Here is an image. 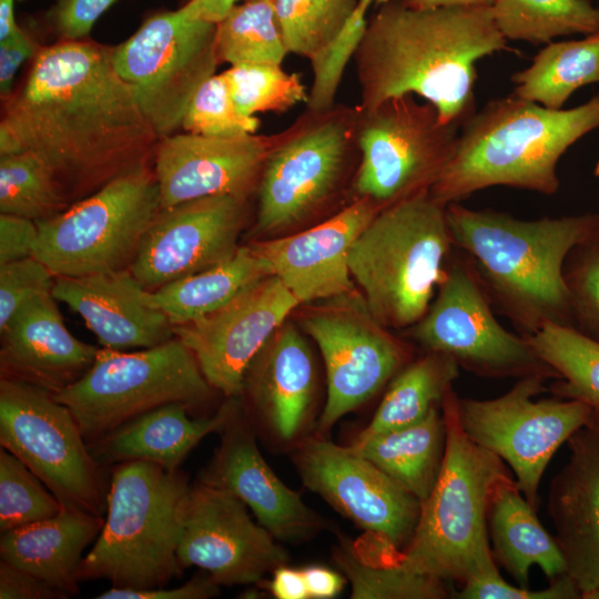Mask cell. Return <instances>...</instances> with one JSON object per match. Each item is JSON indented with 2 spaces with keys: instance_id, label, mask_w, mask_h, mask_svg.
<instances>
[{
  "instance_id": "cell-46",
  "label": "cell",
  "mask_w": 599,
  "mask_h": 599,
  "mask_svg": "<svg viewBox=\"0 0 599 599\" xmlns=\"http://www.w3.org/2000/svg\"><path fill=\"white\" fill-rule=\"evenodd\" d=\"M453 592L460 599H579L581 592L568 573L550 580V586L541 590L508 583L501 575L468 580Z\"/></svg>"
},
{
  "instance_id": "cell-54",
  "label": "cell",
  "mask_w": 599,
  "mask_h": 599,
  "mask_svg": "<svg viewBox=\"0 0 599 599\" xmlns=\"http://www.w3.org/2000/svg\"><path fill=\"white\" fill-rule=\"evenodd\" d=\"M195 2L201 14L206 20L217 23L237 3L245 0H181V4Z\"/></svg>"
},
{
  "instance_id": "cell-17",
  "label": "cell",
  "mask_w": 599,
  "mask_h": 599,
  "mask_svg": "<svg viewBox=\"0 0 599 599\" xmlns=\"http://www.w3.org/2000/svg\"><path fill=\"white\" fill-rule=\"evenodd\" d=\"M304 485L369 536L399 551L416 529L422 502L351 446L307 438L295 453Z\"/></svg>"
},
{
  "instance_id": "cell-11",
  "label": "cell",
  "mask_w": 599,
  "mask_h": 599,
  "mask_svg": "<svg viewBox=\"0 0 599 599\" xmlns=\"http://www.w3.org/2000/svg\"><path fill=\"white\" fill-rule=\"evenodd\" d=\"M216 23L202 17L195 2L149 16L124 42L112 48L119 77L158 136L176 133L189 103L221 63Z\"/></svg>"
},
{
  "instance_id": "cell-24",
  "label": "cell",
  "mask_w": 599,
  "mask_h": 599,
  "mask_svg": "<svg viewBox=\"0 0 599 599\" xmlns=\"http://www.w3.org/2000/svg\"><path fill=\"white\" fill-rule=\"evenodd\" d=\"M1 333V377L37 386L52 395L80 379L99 348L74 337L51 292L22 304Z\"/></svg>"
},
{
  "instance_id": "cell-50",
  "label": "cell",
  "mask_w": 599,
  "mask_h": 599,
  "mask_svg": "<svg viewBox=\"0 0 599 599\" xmlns=\"http://www.w3.org/2000/svg\"><path fill=\"white\" fill-rule=\"evenodd\" d=\"M1 599H64L63 592L34 575L0 560Z\"/></svg>"
},
{
  "instance_id": "cell-47",
  "label": "cell",
  "mask_w": 599,
  "mask_h": 599,
  "mask_svg": "<svg viewBox=\"0 0 599 599\" xmlns=\"http://www.w3.org/2000/svg\"><path fill=\"white\" fill-rule=\"evenodd\" d=\"M118 0H58L48 20L62 40H84L98 19Z\"/></svg>"
},
{
  "instance_id": "cell-39",
  "label": "cell",
  "mask_w": 599,
  "mask_h": 599,
  "mask_svg": "<svg viewBox=\"0 0 599 599\" xmlns=\"http://www.w3.org/2000/svg\"><path fill=\"white\" fill-rule=\"evenodd\" d=\"M358 0H272L288 53L311 63L322 58L344 30Z\"/></svg>"
},
{
  "instance_id": "cell-43",
  "label": "cell",
  "mask_w": 599,
  "mask_h": 599,
  "mask_svg": "<svg viewBox=\"0 0 599 599\" xmlns=\"http://www.w3.org/2000/svg\"><path fill=\"white\" fill-rule=\"evenodd\" d=\"M257 116H247L233 102L223 73L205 80L192 97L182 120L184 132L211 136H241L256 133Z\"/></svg>"
},
{
  "instance_id": "cell-49",
  "label": "cell",
  "mask_w": 599,
  "mask_h": 599,
  "mask_svg": "<svg viewBox=\"0 0 599 599\" xmlns=\"http://www.w3.org/2000/svg\"><path fill=\"white\" fill-rule=\"evenodd\" d=\"M38 236L37 222L0 213V265L33 256Z\"/></svg>"
},
{
  "instance_id": "cell-21",
  "label": "cell",
  "mask_w": 599,
  "mask_h": 599,
  "mask_svg": "<svg viewBox=\"0 0 599 599\" xmlns=\"http://www.w3.org/2000/svg\"><path fill=\"white\" fill-rule=\"evenodd\" d=\"M277 138L273 134L211 136L173 133L158 142L153 171L161 209L211 195L248 199Z\"/></svg>"
},
{
  "instance_id": "cell-2",
  "label": "cell",
  "mask_w": 599,
  "mask_h": 599,
  "mask_svg": "<svg viewBox=\"0 0 599 599\" xmlns=\"http://www.w3.org/2000/svg\"><path fill=\"white\" fill-rule=\"evenodd\" d=\"M487 6L417 9L378 0L354 54L361 109L398 95H419L445 123L475 112L476 62L508 51Z\"/></svg>"
},
{
  "instance_id": "cell-51",
  "label": "cell",
  "mask_w": 599,
  "mask_h": 599,
  "mask_svg": "<svg viewBox=\"0 0 599 599\" xmlns=\"http://www.w3.org/2000/svg\"><path fill=\"white\" fill-rule=\"evenodd\" d=\"M39 45L24 31L0 41V94L4 101L12 93L13 80L21 64L35 57Z\"/></svg>"
},
{
  "instance_id": "cell-3",
  "label": "cell",
  "mask_w": 599,
  "mask_h": 599,
  "mask_svg": "<svg viewBox=\"0 0 599 599\" xmlns=\"http://www.w3.org/2000/svg\"><path fill=\"white\" fill-rule=\"evenodd\" d=\"M451 238L475 267L493 305L527 336L573 325L564 264L599 227L598 213L521 220L493 210L446 206Z\"/></svg>"
},
{
  "instance_id": "cell-33",
  "label": "cell",
  "mask_w": 599,
  "mask_h": 599,
  "mask_svg": "<svg viewBox=\"0 0 599 599\" xmlns=\"http://www.w3.org/2000/svg\"><path fill=\"white\" fill-rule=\"evenodd\" d=\"M511 81L518 98L561 109L576 90L599 82V32L581 40L547 43Z\"/></svg>"
},
{
  "instance_id": "cell-30",
  "label": "cell",
  "mask_w": 599,
  "mask_h": 599,
  "mask_svg": "<svg viewBox=\"0 0 599 599\" xmlns=\"http://www.w3.org/2000/svg\"><path fill=\"white\" fill-rule=\"evenodd\" d=\"M488 534L491 551L518 586L528 588L529 571L538 566L550 580L567 573V565L555 538L539 521L510 476L501 480L490 499Z\"/></svg>"
},
{
  "instance_id": "cell-8",
  "label": "cell",
  "mask_w": 599,
  "mask_h": 599,
  "mask_svg": "<svg viewBox=\"0 0 599 599\" xmlns=\"http://www.w3.org/2000/svg\"><path fill=\"white\" fill-rule=\"evenodd\" d=\"M359 109H306L277 132L256 190L254 231L277 234L328 211L353 185L361 161Z\"/></svg>"
},
{
  "instance_id": "cell-57",
  "label": "cell",
  "mask_w": 599,
  "mask_h": 599,
  "mask_svg": "<svg viewBox=\"0 0 599 599\" xmlns=\"http://www.w3.org/2000/svg\"><path fill=\"white\" fill-rule=\"evenodd\" d=\"M377 0H358L357 8L364 12H368L370 6Z\"/></svg>"
},
{
  "instance_id": "cell-26",
  "label": "cell",
  "mask_w": 599,
  "mask_h": 599,
  "mask_svg": "<svg viewBox=\"0 0 599 599\" xmlns=\"http://www.w3.org/2000/svg\"><path fill=\"white\" fill-rule=\"evenodd\" d=\"M203 481L240 498L276 539L307 537L321 526L316 514L272 470L246 422L234 413Z\"/></svg>"
},
{
  "instance_id": "cell-53",
  "label": "cell",
  "mask_w": 599,
  "mask_h": 599,
  "mask_svg": "<svg viewBox=\"0 0 599 599\" xmlns=\"http://www.w3.org/2000/svg\"><path fill=\"white\" fill-rule=\"evenodd\" d=\"M265 587L277 599H308V591L302 569L285 565L277 567Z\"/></svg>"
},
{
  "instance_id": "cell-12",
  "label": "cell",
  "mask_w": 599,
  "mask_h": 599,
  "mask_svg": "<svg viewBox=\"0 0 599 599\" xmlns=\"http://www.w3.org/2000/svg\"><path fill=\"white\" fill-rule=\"evenodd\" d=\"M358 109L353 200L367 199L383 210L429 192L455 152L460 126L443 122L432 103L414 94Z\"/></svg>"
},
{
  "instance_id": "cell-4",
  "label": "cell",
  "mask_w": 599,
  "mask_h": 599,
  "mask_svg": "<svg viewBox=\"0 0 599 599\" xmlns=\"http://www.w3.org/2000/svg\"><path fill=\"white\" fill-rule=\"evenodd\" d=\"M598 128L599 92L567 110L514 93L490 100L460 125L455 152L429 195L447 206L495 185L555 194L559 159Z\"/></svg>"
},
{
  "instance_id": "cell-58",
  "label": "cell",
  "mask_w": 599,
  "mask_h": 599,
  "mask_svg": "<svg viewBox=\"0 0 599 599\" xmlns=\"http://www.w3.org/2000/svg\"><path fill=\"white\" fill-rule=\"evenodd\" d=\"M593 174H595L597 177H599V161H598V163L596 164V167H595V170H593Z\"/></svg>"
},
{
  "instance_id": "cell-41",
  "label": "cell",
  "mask_w": 599,
  "mask_h": 599,
  "mask_svg": "<svg viewBox=\"0 0 599 599\" xmlns=\"http://www.w3.org/2000/svg\"><path fill=\"white\" fill-rule=\"evenodd\" d=\"M233 102L241 113H284L307 102L308 91L298 73H288L282 64L242 63L224 71Z\"/></svg>"
},
{
  "instance_id": "cell-56",
  "label": "cell",
  "mask_w": 599,
  "mask_h": 599,
  "mask_svg": "<svg viewBox=\"0 0 599 599\" xmlns=\"http://www.w3.org/2000/svg\"><path fill=\"white\" fill-rule=\"evenodd\" d=\"M407 6L417 9L449 7V6H487L494 0H403Z\"/></svg>"
},
{
  "instance_id": "cell-16",
  "label": "cell",
  "mask_w": 599,
  "mask_h": 599,
  "mask_svg": "<svg viewBox=\"0 0 599 599\" xmlns=\"http://www.w3.org/2000/svg\"><path fill=\"white\" fill-rule=\"evenodd\" d=\"M301 325L317 344L326 368L319 433L372 398L409 359L406 345L374 317L356 291L308 308Z\"/></svg>"
},
{
  "instance_id": "cell-20",
  "label": "cell",
  "mask_w": 599,
  "mask_h": 599,
  "mask_svg": "<svg viewBox=\"0 0 599 599\" xmlns=\"http://www.w3.org/2000/svg\"><path fill=\"white\" fill-rule=\"evenodd\" d=\"M298 305L281 280L268 275L219 309L173 326L174 334L194 354L210 385L236 397L253 359Z\"/></svg>"
},
{
  "instance_id": "cell-55",
  "label": "cell",
  "mask_w": 599,
  "mask_h": 599,
  "mask_svg": "<svg viewBox=\"0 0 599 599\" xmlns=\"http://www.w3.org/2000/svg\"><path fill=\"white\" fill-rule=\"evenodd\" d=\"M16 0H0V41L19 33L14 13Z\"/></svg>"
},
{
  "instance_id": "cell-28",
  "label": "cell",
  "mask_w": 599,
  "mask_h": 599,
  "mask_svg": "<svg viewBox=\"0 0 599 599\" xmlns=\"http://www.w3.org/2000/svg\"><path fill=\"white\" fill-rule=\"evenodd\" d=\"M184 403L149 410L88 443L102 466L143 460L169 470L179 469L187 454L209 434L221 433L236 412L231 404L211 417L191 418Z\"/></svg>"
},
{
  "instance_id": "cell-40",
  "label": "cell",
  "mask_w": 599,
  "mask_h": 599,
  "mask_svg": "<svg viewBox=\"0 0 599 599\" xmlns=\"http://www.w3.org/2000/svg\"><path fill=\"white\" fill-rule=\"evenodd\" d=\"M334 560L351 582L353 599H443L451 595L443 580L417 573L393 559L366 561L353 546L336 549Z\"/></svg>"
},
{
  "instance_id": "cell-5",
  "label": "cell",
  "mask_w": 599,
  "mask_h": 599,
  "mask_svg": "<svg viewBox=\"0 0 599 599\" xmlns=\"http://www.w3.org/2000/svg\"><path fill=\"white\" fill-rule=\"evenodd\" d=\"M457 398L450 389L441 403L446 424L441 468L422 502L412 539L393 560L420 575L464 583L499 572L487 517L497 485L510 475L498 456L465 434Z\"/></svg>"
},
{
  "instance_id": "cell-13",
  "label": "cell",
  "mask_w": 599,
  "mask_h": 599,
  "mask_svg": "<svg viewBox=\"0 0 599 599\" xmlns=\"http://www.w3.org/2000/svg\"><path fill=\"white\" fill-rule=\"evenodd\" d=\"M0 444L32 470L62 507L103 517L101 466L71 410L22 380L0 379Z\"/></svg>"
},
{
  "instance_id": "cell-22",
  "label": "cell",
  "mask_w": 599,
  "mask_h": 599,
  "mask_svg": "<svg viewBox=\"0 0 599 599\" xmlns=\"http://www.w3.org/2000/svg\"><path fill=\"white\" fill-rule=\"evenodd\" d=\"M379 211L367 199H354L309 229L250 246L300 304L342 296L355 291L351 248Z\"/></svg>"
},
{
  "instance_id": "cell-27",
  "label": "cell",
  "mask_w": 599,
  "mask_h": 599,
  "mask_svg": "<svg viewBox=\"0 0 599 599\" xmlns=\"http://www.w3.org/2000/svg\"><path fill=\"white\" fill-rule=\"evenodd\" d=\"M314 387L312 353L298 329L285 322L251 363L244 389L274 434L291 440L305 422Z\"/></svg>"
},
{
  "instance_id": "cell-15",
  "label": "cell",
  "mask_w": 599,
  "mask_h": 599,
  "mask_svg": "<svg viewBox=\"0 0 599 599\" xmlns=\"http://www.w3.org/2000/svg\"><path fill=\"white\" fill-rule=\"evenodd\" d=\"M548 378H519L493 399L457 398L465 434L506 463L527 501L537 510L542 475L558 448L590 417L593 408L564 397L535 399Z\"/></svg>"
},
{
  "instance_id": "cell-37",
  "label": "cell",
  "mask_w": 599,
  "mask_h": 599,
  "mask_svg": "<svg viewBox=\"0 0 599 599\" xmlns=\"http://www.w3.org/2000/svg\"><path fill=\"white\" fill-rule=\"evenodd\" d=\"M220 62L282 64L288 53L272 0H245L216 23Z\"/></svg>"
},
{
  "instance_id": "cell-32",
  "label": "cell",
  "mask_w": 599,
  "mask_h": 599,
  "mask_svg": "<svg viewBox=\"0 0 599 599\" xmlns=\"http://www.w3.org/2000/svg\"><path fill=\"white\" fill-rule=\"evenodd\" d=\"M268 275L273 274L267 264L248 244L223 263L151 291V301L173 326H180L219 309Z\"/></svg>"
},
{
  "instance_id": "cell-31",
  "label": "cell",
  "mask_w": 599,
  "mask_h": 599,
  "mask_svg": "<svg viewBox=\"0 0 599 599\" xmlns=\"http://www.w3.org/2000/svg\"><path fill=\"white\" fill-rule=\"evenodd\" d=\"M349 446L423 502L437 480L445 456L446 424L441 405L415 424L357 436Z\"/></svg>"
},
{
  "instance_id": "cell-6",
  "label": "cell",
  "mask_w": 599,
  "mask_h": 599,
  "mask_svg": "<svg viewBox=\"0 0 599 599\" xmlns=\"http://www.w3.org/2000/svg\"><path fill=\"white\" fill-rule=\"evenodd\" d=\"M191 487L179 469L132 460L112 468L106 517L79 580L105 579L112 587H164L183 568L177 560Z\"/></svg>"
},
{
  "instance_id": "cell-48",
  "label": "cell",
  "mask_w": 599,
  "mask_h": 599,
  "mask_svg": "<svg viewBox=\"0 0 599 599\" xmlns=\"http://www.w3.org/2000/svg\"><path fill=\"white\" fill-rule=\"evenodd\" d=\"M220 593V585L211 577H194L180 587L132 589L112 587L95 599H207Z\"/></svg>"
},
{
  "instance_id": "cell-14",
  "label": "cell",
  "mask_w": 599,
  "mask_h": 599,
  "mask_svg": "<svg viewBox=\"0 0 599 599\" xmlns=\"http://www.w3.org/2000/svg\"><path fill=\"white\" fill-rule=\"evenodd\" d=\"M457 251L448 260L429 308L409 327L410 336L426 352L446 354L479 376L559 379L525 336L510 333L498 322L470 260Z\"/></svg>"
},
{
  "instance_id": "cell-9",
  "label": "cell",
  "mask_w": 599,
  "mask_h": 599,
  "mask_svg": "<svg viewBox=\"0 0 599 599\" xmlns=\"http://www.w3.org/2000/svg\"><path fill=\"white\" fill-rule=\"evenodd\" d=\"M214 389L176 336L150 348L98 351L90 369L53 395L74 416L87 443L170 403L196 406Z\"/></svg>"
},
{
  "instance_id": "cell-38",
  "label": "cell",
  "mask_w": 599,
  "mask_h": 599,
  "mask_svg": "<svg viewBox=\"0 0 599 599\" xmlns=\"http://www.w3.org/2000/svg\"><path fill=\"white\" fill-rule=\"evenodd\" d=\"M70 206L51 169L35 154L0 155V213L50 219Z\"/></svg>"
},
{
  "instance_id": "cell-1",
  "label": "cell",
  "mask_w": 599,
  "mask_h": 599,
  "mask_svg": "<svg viewBox=\"0 0 599 599\" xmlns=\"http://www.w3.org/2000/svg\"><path fill=\"white\" fill-rule=\"evenodd\" d=\"M111 53L84 40L41 48L21 89L6 100L0 155L39 156L70 205L151 166L160 140Z\"/></svg>"
},
{
  "instance_id": "cell-36",
  "label": "cell",
  "mask_w": 599,
  "mask_h": 599,
  "mask_svg": "<svg viewBox=\"0 0 599 599\" xmlns=\"http://www.w3.org/2000/svg\"><path fill=\"white\" fill-rule=\"evenodd\" d=\"M559 376L551 392L599 410V342L571 326L547 324L525 336Z\"/></svg>"
},
{
  "instance_id": "cell-52",
  "label": "cell",
  "mask_w": 599,
  "mask_h": 599,
  "mask_svg": "<svg viewBox=\"0 0 599 599\" xmlns=\"http://www.w3.org/2000/svg\"><path fill=\"white\" fill-rule=\"evenodd\" d=\"M302 571L304 575L309 598H334L344 588V577L329 568L314 565L303 568Z\"/></svg>"
},
{
  "instance_id": "cell-23",
  "label": "cell",
  "mask_w": 599,
  "mask_h": 599,
  "mask_svg": "<svg viewBox=\"0 0 599 599\" xmlns=\"http://www.w3.org/2000/svg\"><path fill=\"white\" fill-rule=\"evenodd\" d=\"M569 457L551 480L547 510L582 599H599V410L567 441Z\"/></svg>"
},
{
  "instance_id": "cell-19",
  "label": "cell",
  "mask_w": 599,
  "mask_h": 599,
  "mask_svg": "<svg viewBox=\"0 0 599 599\" xmlns=\"http://www.w3.org/2000/svg\"><path fill=\"white\" fill-rule=\"evenodd\" d=\"M247 200L220 194L161 209L130 271L145 288L154 291L230 260L240 248Z\"/></svg>"
},
{
  "instance_id": "cell-35",
  "label": "cell",
  "mask_w": 599,
  "mask_h": 599,
  "mask_svg": "<svg viewBox=\"0 0 599 599\" xmlns=\"http://www.w3.org/2000/svg\"><path fill=\"white\" fill-rule=\"evenodd\" d=\"M495 23L507 40L549 43L561 35L599 32L591 0H494Z\"/></svg>"
},
{
  "instance_id": "cell-44",
  "label": "cell",
  "mask_w": 599,
  "mask_h": 599,
  "mask_svg": "<svg viewBox=\"0 0 599 599\" xmlns=\"http://www.w3.org/2000/svg\"><path fill=\"white\" fill-rule=\"evenodd\" d=\"M564 278L575 328L599 342V227L570 250Z\"/></svg>"
},
{
  "instance_id": "cell-29",
  "label": "cell",
  "mask_w": 599,
  "mask_h": 599,
  "mask_svg": "<svg viewBox=\"0 0 599 599\" xmlns=\"http://www.w3.org/2000/svg\"><path fill=\"white\" fill-rule=\"evenodd\" d=\"M103 524V517L63 507L50 518L1 532L0 556L67 597L74 596L82 554Z\"/></svg>"
},
{
  "instance_id": "cell-45",
  "label": "cell",
  "mask_w": 599,
  "mask_h": 599,
  "mask_svg": "<svg viewBox=\"0 0 599 599\" xmlns=\"http://www.w3.org/2000/svg\"><path fill=\"white\" fill-rule=\"evenodd\" d=\"M55 276L34 256L0 265V329L33 296L52 293Z\"/></svg>"
},
{
  "instance_id": "cell-18",
  "label": "cell",
  "mask_w": 599,
  "mask_h": 599,
  "mask_svg": "<svg viewBox=\"0 0 599 599\" xmlns=\"http://www.w3.org/2000/svg\"><path fill=\"white\" fill-rule=\"evenodd\" d=\"M235 495L200 480L191 487L177 560L196 566L222 586L260 583L286 565L287 552Z\"/></svg>"
},
{
  "instance_id": "cell-10",
  "label": "cell",
  "mask_w": 599,
  "mask_h": 599,
  "mask_svg": "<svg viewBox=\"0 0 599 599\" xmlns=\"http://www.w3.org/2000/svg\"><path fill=\"white\" fill-rule=\"evenodd\" d=\"M160 210V190L153 169H135L114 177L59 214L38 221L33 256L55 277L130 268Z\"/></svg>"
},
{
  "instance_id": "cell-42",
  "label": "cell",
  "mask_w": 599,
  "mask_h": 599,
  "mask_svg": "<svg viewBox=\"0 0 599 599\" xmlns=\"http://www.w3.org/2000/svg\"><path fill=\"white\" fill-rule=\"evenodd\" d=\"M62 505L17 456L0 450V531L50 518Z\"/></svg>"
},
{
  "instance_id": "cell-34",
  "label": "cell",
  "mask_w": 599,
  "mask_h": 599,
  "mask_svg": "<svg viewBox=\"0 0 599 599\" xmlns=\"http://www.w3.org/2000/svg\"><path fill=\"white\" fill-rule=\"evenodd\" d=\"M459 366L450 356L426 352L417 361L405 365L390 383L370 423L358 436L365 437L422 420L434 407L440 406Z\"/></svg>"
},
{
  "instance_id": "cell-7",
  "label": "cell",
  "mask_w": 599,
  "mask_h": 599,
  "mask_svg": "<svg viewBox=\"0 0 599 599\" xmlns=\"http://www.w3.org/2000/svg\"><path fill=\"white\" fill-rule=\"evenodd\" d=\"M454 248L446 205L425 192L380 210L354 242L348 266L374 317L404 329L429 308Z\"/></svg>"
},
{
  "instance_id": "cell-25",
  "label": "cell",
  "mask_w": 599,
  "mask_h": 599,
  "mask_svg": "<svg viewBox=\"0 0 599 599\" xmlns=\"http://www.w3.org/2000/svg\"><path fill=\"white\" fill-rule=\"evenodd\" d=\"M52 295L78 313L109 349L150 348L175 337L172 323L130 268L55 277Z\"/></svg>"
}]
</instances>
